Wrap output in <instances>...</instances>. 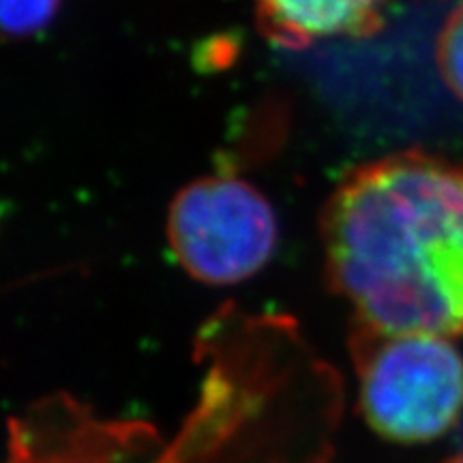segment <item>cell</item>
Returning a JSON list of instances; mask_svg holds the SVG:
<instances>
[{
  "label": "cell",
  "mask_w": 463,
  "mask_h": 463,
  "mask_svg": "<svg viewBox=\"0 0 463 463\" xmlns=\"http://www.w3.org/2000/svg\"><path fill=\"white\" fill-rule=\"evenodd\" d=\"M436 65L447 89L463 101V5L449 15L438 34Z\"/></svg>",
  "instance_id": "cell-5"
},
{
  "label": "cell",
  "mask_w": 463,
  "mask_h": 463,
  "mask_svg": "<svg viewBox=\"0 0 463 463\" xmlns=\"http://www.w3.org/2000/svg\"><path fill=\"white\" fill-rule=\"evenodd\" d=\"M320 239L354 322L463 337V161L412 148L354 167L322 208Z\"/></svg>",
  "instance_id": "cell-1"
},
{
  "label": "cell",
  "mask_w": 463,
  "mask_h": 463,
  "mask_svg": "<svg viewBox=\"0 0 463 463\" xmlns=\"http://www.w3.org/2000/svg\"><path fill=\"white\" fill-rule=\"evenodd\" d=\"M165 234L174 260L189 277L208 286H234L270 262L279 223L262 191L232 174H215L174 195Z\"/></svg>",
  "instance_id": "cell-3"
},
{
  "label": "cell",
  "mask_w": 463,
  "mask_h": 463,
  "mask_svg": "<svg viewBox=\"0 0 463 463\" xmlns=\"http://www.w3.org/2000/svg\"><path fill=\"white\" fill-rule=\"evenodd\" d=\"M444 463H463V453L455 455V457H450V459H447Z\"/></svg>",
  "instance_id": "cell-7"
},
{
  "label": "cell",
  "mask_w": 463,
  "mask_h": 463,
  "mask_svg": "<svg viewBox=\"0 0 463 463\" xmlns=\"http://www.w3.org/2000/svg\"><path fill=\"white\" fill-rule=\"evenodd\" d=\"M350 354L364 422L395 444L442 438L463 414V354L447 337L354 322Z\"/></svg>",
  "instance_id": "cell-2"
},
{
  "label": "cell",
  "mask_w": 463,
  "mask_h": 463,
  "mask_svg": "<svg viewBox=\"0 0 463 463\" xmlns=\"http://www.w3.org/2000/svg\"><path fill=\"white\" fill-rule=\"evenodd\" d=\"M389 0H256L260 31L286 50L320 39L369 37L384 24Z\"/></svg>",
  "instance_id": "cell-4"
},
{
  "label": "cell",
  "mask_w": 463,
  "mask_h": 463,
  "mask_svg": "<svg viewBox=\"0 0 463 463\" xmlns=\"http://www.w3.org/2000/svg\"><path fill=\"white\" fill-rule=\"evenodd\" d=\"M62 0H0L3 33L24 39L42 33L54 20Z\"/></svg>",
  "instance_id": "cell-6"
}]
</instances>
